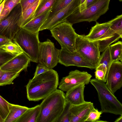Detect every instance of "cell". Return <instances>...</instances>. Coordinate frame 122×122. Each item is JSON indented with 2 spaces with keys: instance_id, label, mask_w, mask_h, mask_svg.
I'll return each instance as SVG.
<instances>
[{
  "instance_id": "cell-43",
  "label": "cell",
  "mask_w": 122,
  "mask_h": 122,
  "mask_svg": "<svg viewBox=\"0 0 122 122\" xmlns=\"http://www.w3.org/2000/svg\"><path fill=\"white\" fill-rule=\"evenodd\" d=\"M4 71L0 69V79L1 77L2 76L4 73Z\"/></svg>"
},
{
  "instance_id": "cell-40",
  "label": "cell",
  "mask_w": 122,
  "mask_h": 122,
  "mask_svg": "<svg viewBox=\"0 0 122 122\" xmlns=\"http://www.w3.org/2000/svg\"><path fill=\"white\" fill-rule=\"evenodd\" d=\"M98 0H87L86 4V8L96 2Z\"/></svg>"
},
{
  "instance_id": "cell-47",
  "label": "cell",
  "mask_w": 122,
  "mask_h": 122,
  "mask_svg": "<svg viewBox=\"0 0 122 122\" xmlns=\"http://www.w3.org/2000/svg\"><path fill=\"white\" fill-rule=\"evenodd\" d=\"M3 0H2V1H3Z\"/></svg>"
},
{
  "instance_id": "cell-14",
  "label": "cell",
  "mask_w": 122,
  "mask_h": 122,
  "mask_svg": "<svg viewBox=\"0 0 122 122\" xmlns=\"http://www.w3.org/2000/svg\"><path fill=\"white\" fill-rule=\"evenodd\" d=\"M94 108L93 104L86 101L77 105H71L69 108L70 122H85L90 111Z\"/></svg>"
},
{
  "instance_id": "cell-39",
  "label": "cell",
  "mask_w": 122,
  "mask_h": 122,
  "mask_svg": "<svg viewBox=\"0 0 122 122\" xmlns=\"http://www.w3.org/2000/svg\"><path fill=\"white\" fill-rule=\"evenodd\" d=\"M10 40L5 36L0 35V49L3 46L6 44Z\"/></svg>"
},
{
  "instance_id": "cell-27",
  "label": "cell",
  "mask_w": 122,
  "mask_h": 122,
  "mask_svg": "<svg viewBox=\"0 0 122 122\" xmlns=\"http://www.w3.org/2000/svg\"><path fill=\"white\" fill-rule=\"evenodd\" d=\"M20 73L13 71H4L0 79V86L13 84V81L19 76Z\"/></svg>"
},
{
  "instance_id": "cell-6",
  "label": "cell",
  "mask_w": 122,
  "mask_h": 122,
  "mask_svg": "<svg viewBox=\"0 0 122 122\" xmlns=\"http://www.w3.org/2000/svg\"><path fill=\"white\" fill-rule=\"evenodd\" d=\"M50 30L52 36L59 42L61 48L71 52L76 51V41L78 34L72 25L66 19Z\"/></svg>"
},
{
  "instance_id": "cell-11",
  "label": "cell",
  "mask_w": 122,
  "mask_h": 122,
  "mask_svg": "<svg viewBox=\"0 0 122 122\" xmlns=\"http://www.w3.org/2000/svg\"><path fill=\"white\" fill-rule=\"evenodd\" d=\"M58 62L66 66H74L86 67L91 70L95 69L96 68L76 51L71 52L62 48L60 50Z\"/></svg>"
},
{
  "instance_id": "cell-31",
  "label": "cell",
  "mask_w": 122,
  "mask_h": 122,
  "mask_svg": "<svg viewBox=\"0 0 122 122\" xmlns=\"http://www.w3.org/2000/svg\"><path fill=\"white\" fill-rule=\"evenodd\" d=\"M11 104L0 95V115L4 122L10 111Z\"/></svg>"
},
{
  "instance_id": "cell-20",
  "label": "cell",
  "mask_w": 122,
  "mask_h": 122,
  "mask_svg": "<svg viewBox=\"0 0 122 122\" xmlns=\"http://www.w3.org/2000/svg\"><path fill=\"white\" fill-rule=\"evenodd\" d=\"M40 111V104L31 108H28L15 122H36Z\"/></svg>"
},
{
  "instance_id": "cell-8",
  "label": "cell",
  "mask_w": 122,
  "mask_h": 122,
  "mask_svg": "<svg viewBox=\"0 0 122 122\" xmlns=\"http://www.w3.org/2000/svg\"><path fill=\"white\" fill-rule=\"evenodd\" d=\"M22 12L20 3L16 6L9 14L0 20V35L13 40L21 28L19 21Z\"/></svg>"
},
{
  "instance_id": "cell-41",
  "label": "cell",
  "mask_w": 122,
  "mask_h": 122,
  "mask_svg": "<svg viewBox=\"0 0 122 122\" xmlns=\"http://www.w3.org/2000/svg\"><path fill=\"white\" fill-rule=\"evenodd\" d=\"M5 0H3L0 4V16L4 8Z\"/></svg>"
},
{
  "instance_id": "cell-22",
  "label": "cell",
  "mask_w": 122,
  "mask_h": 122,
  "mask_svg": "<svg viewBox=\"0 0 122 122\" xmlns=\"http://www.w3.org/2000/svg\"><path fill=\"white\" fill-rule=\"evenodd\" d=\"M28 108L26 107L11 103L10 111L4 122H15Z\"/></svg>"
},
{
  "instance_id": "cell-12",
  "label": "cell",
  "mask_w": 122,
  "mask_h": 122,
  "mask_svg": "<svg viewBox=\"0 0 122 122\" xmlns=\"http://www.w3.org/2000/svg\"><path fill=\"white\" fill-rule=\"evenodd\" d=\"M80 2L81 0H73L66 7L47 19L40 28L39 31L46 29L50 30L65 20L79 6Z\"/></svg>"
},
{
  "instance_id": "cell-5",
  "label": "cell",
  "mask_w": 122,
  "mask_h": 122,
  "mask_svg": "<svg viewBox=\"0 0 122 122\" xmlns=\"http://www.w3.org/2000/svg\"><path fill=\"white\" fill-rule=\"evenodd\" d=\"M110 0H98L87 7L83 12H80L76 9L66 19L73 24L83 21H96L101 16L109 9Z\"/></svg>"
},
{
  "instance_id": "cell-10",
  "label": "cell",
  "mask_w": 122,
  "mask_h": 122,
  "mask_svg": "<svg viewBox=\"0 0 122 122\" xmlns=\"http://www.w3.org/2000/svg\"><path fill=\"white\" fill-rule=\"evenodd\" d=\"M92 77L91 75L86 71L77 70L72 71L68 76L62 78L58 88L63 91L66 92L79 84H88Z\"/></svg>"
},
{
  "instance_id": "cell-19",
  "label": "cell",
  "mask_w": 122,
  "mask_h": 122,
  "mask_svg": "<svg viewBox=\"0 0 122 122\" xmlns=\"http://www.w3.org/2000/svg\"><path fill=\"white\" fill-rule=\"evenodd\" d=\"M102 52L98 65L95 70H101L104 72L105 74L104 82H106L108 72L112 62L109 46Z\"/></svg>"
},
{
  "instance_id": "cell-36",
  "label": "cell",
  "mask_w": 122,
  "mask_h": 122,
  "mask_svg": "<svg viewBox=\"0 0 122 122\" xmlns=\"http://www.w3.org/2000/svg\"><path fill=\"white\" fill-rule=\"evenodd\" d=\"M37 0H20V4L22 12Z\"/></svg>"
},
{
  "instance_id": "cell-30",
  "label": "cell",
  "mask_w": 122,
  "mask_h": 122,
  "mask_svg": "<svg viewBox=\"0 0 122 122\" xmlns=\"http://www.w3.org/2000/svg\"><path fill=\"white\" fill-rule=\"evenodd\" d=\"M110 21V29L122 36V14L117 16Z\"/></svg>"
},
{
  "instance_id": "cell-3",
  "label": "cell",
  "mask_w": 122,
  "mask_h": 122,
  "mask_svg": "<svg viewBox=\"0 0 122 122\" xmlns=\"http://www.w3.org/2000/svg\"><path fill=\"white\" fill-rule=\"evenodd\" d=\"M90 82L96 89L102 113L122 115V104L103 81L96 78Z\"/></svg>"
},
{
  "instance_id": "cell-45",
  "label": "cell",
  "mask_w": 122,
  "mask_h": 122,
  "mask_svg": "<svg viewBox=\"0 0 122 122\" xmlns=\"http://www.w3.org/2000/svg\"><path fill=\"white\" fill-rule=\"evenodd\" d=\"M2 1V0H0V4L1 3Z\"/></svg>"
},
{
  "instance_id": "cell-46",
  "label": "cell",
  "mask_w": 122,
  "mask_h": 122,
  "mask_svg": "<svg viewBox=\"0 0 122 122\" xmlns=\"http://www.w3.org/2000/svg\"><path fill=\"white\" fill-rule=\"evenodd\" d=\"M119 1H122V0H118Z\"/></svg>"
},
{
  "instance_id": "cell-9",
  "label": "cell",
  "mask_w": 122,
  "mask_h": 122,
  "mask_svg": "<svg viewBox=\"0 0 122 122\" xmlns=\"http://www.w3.org/2000/svg\"><path fill=\"white\" fill-rule=\"evenodd\" d=\"M59 51L49 39L45 42H40L39 63L49 69H52L58 63Z\"/></svg>"
},
{
  "instance_id": "cell-37",
  "label": "cell",
  "mask_w": 122,
  "mask_h": 122,
  "mask_svg": "<svg viewBox=\"0 0 122 122\" xmlns=\"http://www.w3.org/2000/svg\"><path fill=\"white\" fill-rule=\"evenodd\" d=\"M95 73L96 79L104 81L105 74L103 71L99 69L96 70Z\"/></svg>"
},
{
  "instance_id": "cell-28",
  "label": "cell",
  "mask_w": 122,
  "mask_h": 122,
  "mask_svg": "<svg viewBox=\"0 0 122 122\" xmlns=\"http://www.w3.org/2000/svg\"><path fill=\"white\" fill-rule=\"evenodd\" d=\"M73 0H56L50 10L47 18L52 16L56 13L63 9Z\"/></svg>"
},
{
  "instance_id": "cell-33",
  "label": "cell",
  "mask_w": 122,
  "mask_h": 122,
  "mask_svg": "<svg viewBox=\"0 0 122 122\" xmlns=\"http://www.w3.org/2000/svg\"><path fill=\"white\" fill-rule=\"evenodd\" d=\"M101 111H99L97 109L94 108L90 112L85 121L86 122H98L99 120L101 115L102 113Z\"/></svg>"
},
{
  "instance_id": "cell-7",
  "label": "cell",
  "mask_w": 122,
  "mask_h": 122,
  "mask_svg": "<svg viewBox=\"0 0 122 122\" xmlns=\"http://www.w3.org/2000/svg\"><path fill=\"white\" fill-rule=\"evenodd\" d=\"M75 47L76 51L97 68L101 56L98 41H90L84 35H78Z\"/></svg>"
},
{
  "instance_id": "cell-23",
  "label": "cell",
  "mask_w": 122,
  "mask_h": 122,
  "mask_svg": "<svg viewBox=\"0 0 122 122\" xmlns=\"http://www.w3.org/2000/svg\"><path fill=\"white\" fill-rule=\"evenodd\" d=\"M122 36L115 32L98 41L99 50L100 52H103L112 43L115 42L119 39L122 38Z\"/></svg>"
},
{
  "instance_id": "cell-18",
  "label": "cell",
  "mask_w": 122,
  "mask_h": 122,
  "mask_svg": "<svg viewBox=\"0 0 122 122\" xmlns=\"http://www.w3.org/2000/svg\"><path fill=\"white\" fill-rule=\"evenodd\" d=\"M50 10L33 18L21 28L32 32H39L40 28L47 19Z\"/></svg>"
},
{
  "instance_id": "cell-21",
  "label": "cell",
  "mask_w": 122,
  "mask_h": 122,
  "mask_svg": "<svg viewBox=\"0 0 122 122\" xmlns=\"http://www.w3.org/2000/svg\"><path fill=\"white\" fill-rule=\"evenodd\" d=\"M40 0H38L22 13L18 25L21 28L33 19L37 8Z\"/></svg>"
},
{
  "instance_id": "cell-15",
  "label": "cell",
  "mask_w": 122,
  "mask_h": 122,
  "mask_svg": "<svg viewBox=\"0 0 122 122\" xmlns=\"http://www.w3.org/2000/svg\"><path fill=\"white\" fill-rule=\"evenodd\" d=\"M30 61L29 57L23 52L15 57L0 69L5 71H13L20 73L26 69Z\"/></svg>"
},
{
  "instance_id": "cell-13",
  "label": "cell",
  "mask_w": 122,
  "mask_h": 122,
  "mask_svg": "<svg viewBox=\"0 0 122 122\" xmlns=\"http://www.w3.org/2000/svg\"><path fill=\"white\" fill-rule=\"evenodd\" d=\"M106 85L114 94L122 86V63L119 61H112L107 75Z\"/></svg>"
},
{
  "instance_id": "cell-26",
  "label": "cell",
  "mask_w": 122,
  "mask_h": 122,
  "mask_svg": "<svg viewBox=\"0 0 122 122\" xmlns=\"http://www.w3.org/2000/svg\"><path fill=\"white\" fill-rule=\"evenodd\" d=\"M56 0H40L35 11L33 19L45 11L51 10Z\"/></svg>"
},
{
  "instance_id": "cell-2",
  "label": "cell",
  "mask_w": 122,
  "mask_h": 122,
  "mask_svg": "<svg viewBox=\"0 0 122 122\" xmlns=\"http://www.w3.org/2000/svg\"><path fill=\"white\" fill-rule=\"evenodd\" d=\"M67 100L65 94L56 89L43 99L36 122H56L63 112Z\"/></svg>"
},
{
  "instance_id": "cell-32",
  "label": "cell",
  "mask_w": 122,
  "mask_h": 122,
  "mask_svg": "<svg viewBox=\"0 0 122 122\" xmlns=\"http://www.w3.org/2000/svg\"><path fill=\"white\" fill-rule=\"evenodd\" d=\"M71 105L69 102L67 101L63 112L56 122H70L69 108Z\"/></svg>"
},
{
  "instance_id": "cell-24",
  "label": "cell",
  "mask_w": 122,
  "mask_h": 122,
  "mask_svg": "<svg viewBox=\"0 0 122 122\" xmlns=\"http://www.w3.org/2000/svg\"><path fill=\"white\" fill-rule=\"evenodd\" d=\"M0 50L16 56L24 52L20 46L13 40H10L2 46Z\"/></svg>"
},
{
  "instance_id": "cell-25",
  "label": "cell",
  "mask_w": 122,
  "mask_h": 122,
  "mask_svg": "<svg viewBox=\"0 0 122 122\" xmlns=\"http://www.w3.org/2000/svg\"><path fill=\"white\" fill-rule=\"evenodd\" d=\"M112 61L120 60L122 62V42L119 41L109 46Z\"/></svg>"
},
{
  "instance_id": "cell-4",
  "label": "cell",
  "mask_w": 122,
  "mask_h": 122,
  "mask_svg": "<svg viewBox=\"0 0 122 122\" xmlns=\"http://www.w3.org/2000/svg\"><path fill=\"white\" fill-rule=\"evenodd\" d=\"M39 32H31L21 28L13 40L29 57L30 61L36 63L39 62Z\"/></svg>"
},
{
  "instance_id": "cell-1",
  "label": "cell",
  "mask_w": 122,
  "mask_h": 122,
  "mask_svg": "<svg viewBox=\"0 0 122 122\" xmlns=\"http://www.w3.org/2000/svg\"><path fill=\"white\" fill-rule=\"evenodd\" d=\"M58 84V74L52 69L34 77L26 86L27 98L34 101L43 99L57 89Z\"/></svg>"
},
{
  "instance_id": "cell-16",
  "label": "cell",
  "mask_w": 122,
  "mask_h": 122,
  "mask_svg": "<svg viewBox=\"0 0 122 122\" xmlns=\"http://www.w3.org/2000/svg\"><path fill=\"white\" fill-rule=\"evenodd\" d=\"M111 25L110 21L102 23L96 21V25L92 27L89 33L84 36L90 41L100 40L112 33L110 28Z\"/></svg>"
},
{
  "instance_id": "cell-35",
  "label": "cell",
  "mask_w": 122,
  "mask_h": 122,
  "mask_svg": "<svg viewBox=\"0 0 122 122\" xmlns=\"http://www.w3.org/2000/svg\"><path fill=\"white\" fill-rule=\"evenodd\" d=\"M51 69H49L39 63L36 66L34 77L37 76L41 74L47 72Z\"/></svg>"
},
{
  "instance_id": "cell-34",
  "label": "cell",
  "mask_w": 122,
  "mask_h": 122,
  "mask_svg": "<svg viewBox=\"0 0 122 122\" xmlns=\"http://www.w3.org/2000/svg\"><path fill=\"white\" fill-rule=\"evenodd\" d=\"M15 56L0 50V68Z\"/></svg>"
},
{
  "instance_id": "cell-44",
  "label": "cell",
  "mask_w": 122,
  "mask_h": 122,
  "mask_svg": "<svg viewBox=\"0 0 122 122\" xmlns=\"http://www.w3.org/2000/svg\"><path fill=\"white\" fill-rule=\"evenodd\" d=\"M0 122H4L3 121L0 115Z\"/></svg>"
},
{
  "instance_id": "cell-42",
  "label": "cell",
  "mask_w": 122,
  "mask_h": 122,
  "mask_svg": "<svg viewBox=\"0 0 122 122\" xmlns=\"http://www.w3.org/2000/svg\"><path fill=\"white\" fill-rule=\"evenodd\" d=\"M120 115L119 117L116 119L114 121L115 122H122V115Z\"/></svg>"
},
{
  "instance_id": "cell-17",
  "label": "cell",
  "mask_w": 122,
  "mask_h": 122,
  "mask_svg": "<svg viewBox=\"0 0 122 122\" xmlns=\"http://www.w3.org/2000/svg\"><path fill=\"white\" fill-rule=\"evenodd\" d=\"M85 85L83 84H79L66 92L65 96L67 101L73 105H79L84 102Z\"/></svg>"
},
{
  "instance_id": "cell-38",
  "label": "cell",
  "mask_w": 122,
  "mask_h": 122,
  "mask_svg": "<svg viewBox=\"0 0 122 122\" xmlns=\"http://www.w3.org/2000/svg\"><path fill=\"white\" fill-rule=\"evenodd\" d=\"M87 0H81L80 4L77 8L80 13L83 12L86 8V4Z\"/></svg>"
},
{
  "instance_id": "cell-29",
  "label": "cell",
  "mask_w": 122,
  "mask_h": 122,
  "mask_svg": "<svg viewBox=\"0 0 122 122\" xmlns=\"http://www.w3.org/2000/svg\"><path fill=\"white\" fill-rule=\"evenodd\" d=\"M20 0H5L4 8L0 16V20L7 16L12 10L20 3Z\"/></svg>"
}]
</instances>
